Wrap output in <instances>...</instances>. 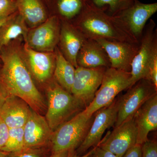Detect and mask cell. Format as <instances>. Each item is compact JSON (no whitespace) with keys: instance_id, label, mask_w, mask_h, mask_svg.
I'll return each mask as SVG.
<instances>
[{"instance_id":"obj_22","label":"cell","mask_w":157,"mask_h":157,"mask_svg":"<svg viewBox=\"0 0 157 157\" xmlns=\"http://www.w3.org/2000/svg\"><path fill=\"white\" fill-rule=\"evenodd\" d=\"M55 50L56 63L53 76L57 83L71 94L76 68L65 58L58 48L56 47Z\"/></svg>"},{"instance_id":"obj_34","label":"cell","mask_w":157,"mask_h":157,"mask_svg":"<svg viewBox=\"0 0 157 157\" xmlns=\"http://www.w3.org/2000/svg\"><path fill=\"white\" fill-rule=\"evenodd\" d=\"M6 96L0 88V108L2 107V105L4 103Z\"/></svg>"},{"instance_id":"obj_26","label":"cell","mask_w":157,"mask_h":157,"mask_svg":"<svg viewBox=\"0 0 157 157\" xmlns=\"http://www.w3.org/2000/svg\"><path fill=\"white\" fill-rule=\"evenodd\" d=\"M45 154L43 147H24L19 151L8 153L6 157H44Z\"/></svg>"},{"instance_id":"obj_1","label":"cell","mask_w":157,"mask_h":157,"mask_svg":"<svg viewBox=\"0 0 157 157\" xmlns=\"http://www.w3.org/2000/svg\"><path fill=\"white\" fill-rule=\"evenodd\" d=\"M0 88L6 97L14 96L22 99L38 113L46 110L45 100L36 87L23 57L21 51L9 48L1 55Z\"/></svg>"},{"instance_id":"obj_7","label":"cell","mask_w":157,"mask_h":157,"mask_svg":"<svg viewBox=\"0 0 157 157\" xmlns=\"http://www.w3.org/2000/svg\"><path fill=\"white\" fill-rule=\"evenodd\" d=\"M157 94L156 87L149 78L140 79L128 89L118 101L115 127L133 117L137 110L150 98Z\"/></svg>"},{"instance_id":"obj_14","label":"cell","mask_w":157,"mask_h":157,"mask_svg":"<svg viewBox=\"0 0 157 157\" xmlns=\"http://www.w3.org/2000/svg\"><path fill=\"white\" fill-rule=\"evenodd\" d=\"M96 40L106 51L110 67L131 72L132 62L138 51L139 44L102 39Z\"/></svg>"},{"instance_id":"obj_31","label":"cell","mask_w":157,"mask_h":157,"mask_svg":"<svg viewBox=\"0 0 157 157\" xmlns=\"http://www.w3.org/2000/svg\"><path fill=\"white\" fill-rule=\"evenodd\" d=\"M122 157H142V146L136 144L130 148Z\"/></svg>"},{"instance_id":"obj_24","label":"cell","mask_w":157,"mask_h":157,"mask_svg":"<svg viewBox=\"0 0 157 157\" xmlns=\"http://www.w3.org/2000/svg\"><path fill=\"white\" fill-rule=\"evenodd\" d=\"M99 9L113 16L132 6L137 0H90Z\"/></svg>"},{"instance_id":"obj_10","label":"cell","mask_w":157,"mask_h":157,"mask_svg":"<svg viewBox=\"0 0 157 157\" xmlns=\"http://www.w3.org/2000/svg\"><path fill=\"white\" fill-rule=\"evenodd\" d=\"M60 27V20L56 15H52L29 31L25 42L37 51L53 52L59 43Z\"/></svg>"},{"instance_id":"obj_5","label":"cell","mask_w":157,"mask_h":157,"mask_svg":"<svg viewBox=\"0 0 157 157\" xmlns=\"http://www.w3.org/2000/svg\"><path fill=\"white\" fill-rule=\"evenodd\" d=\"M131 77L130 72L107 68L94 98L83 112L92 117L99 109L111 104L121 92L132 86Z\"/></svg>"},{"instance_id":"obj_3","label":"cell","mask_w":157,"mask_h":157,"mask_svg":"<svg viewBox=\"0 0 157 157\" xmlns=\"http://www.w3.org/2000/svg\"><path fill=\"white\" fill-rule=\"evenodd\" d=\"M48 106L45 118L52 131L83 111L86 105L57 83L47 89Z\"/></svg>"},{"instance_id":"obj_37","label":"cell","mask_w":157,"mask_h":157,"mask_svg":"<svg viewBox=\"0 0 157 157\" xmlns=\"http://www.w3.org/2000/svg\"><path fill=\"white\" fill-rule=\"evenodd\" d=\"M45 1H46V2H48V0H45Z\"/></svg>"},{"instance_id":"obj_33","label":"cell","mask_w":157,"mask_h":157,"mask_svg":"<svg viewBox=\"0 0 157 157\" xmlns=\"http://www.w3.org/2000/svg\"><path fill=\"white\" fill-rule=\"evenodd\" d=\"M69 151H63L58 153H52L50 157H67Z\"/></svg>"},{"instance_id":"obj_4","label":"cell","mask_w":157,"mask_h":157,"mask_svg":"<svg viewBox=\"0 0 157 157\" xmlns=\"http://www.w3.org/2000/svg\"><path fill=\"white\" fill-rule=\"evenodd\" d=\"M94 114L89 117L82 111L54 131L50 140L52 153L78 148L89 131Z\"/></svg>"},{"instance_id":"obj_12","label":"cell","mask_w":157,"mask_h":157,"mask_svg":"<svg viewBox=\"0 0 157 157\" xmlns=\"http://www.w3.org/2000/svg\"><path fill=\"white\" fill-rule=\"evenodd\" d=\"M137 132L133 117L127 120L108 133L98 146L122 157L137 143Z\"/></svg>"},{"instance_id":"obj_20","label":"cell","mask_w":157,"mask_h":157,"mask_svg":"<svg viewBox=\"0 0 157 157\" xmlns=\"http://www.w3.org/2000/svg\"><path fill=\"white\" fill-rule=\"evenodd\" d=\"M17 11L27 25L33 28L48 18V12L42 0H16Z\"/></svg>"},{"instance_id":"obj_36","label":"cell","mask_w":157,"mask_h":157,"mask_svg":"<svg viewBox=\"0 0 157 157\" xmlns=\"http://www.w3.org/2000/svg\"><path fill=\"white\" fill-rule=\"evenodd\" d=\"M8 154V153L6 152L0 151V157H6Z\"/></svg>"},{"instance_id":"obj_23","label":"cell","mask_w":157,"mask_h":157,"mask_svg":"<svg viewBox=\"0 0 157 157\" xmlns=\"http://www.w3.org/2000/svg\"><path fill=\"white\" fill-rule=\"evenodd\" d=\"M89 0H54L56 16L61 21L75 19L83 11Z\"/></svg>"},{"instance_id":"obj_21","label":"cell","mask_w":157,"mask_h":157,"mask_svg":"<svg viewBox=\"0 0 157 157\" xmlns=\"http://www.w3.org/2000/svg\"><path fill=\"white\" fill-rule=\"evenodd\" d=\"M27 25L17 11L10 16L0 27V50L21 36L25 41L29 31Z\"/></svg>"},{"instance_id":"obj_17","label":"cell","mask_w":157,"mask_h":157,"mask_svg":"<svg viewBox=\"0 0 157 157\" xmlns=\"http://www.w3.org/2000/svg\"><path fill=\"white\" fill-rule=\"evenodd\" d=\"M133 119L137 132L136 144L142 145L148 140L149 133L157 128V94L141 106Z\"/></svg>"},{"instance_id":"obj_35","label":"cell","mask_w":157,"mask_h":157,"mask_svg":"<svg viewBox=\"0 0 157 157\" xmlns=\"http://www.w3.org/2000/svg\"><path fill=\"white\" fill-rule=\"evenodd\" d=\"M9 17H10V16H9ZM9 17H7V18H4V19L0 20V27L7 21V20L8 19Z\"/></svg>"},{"instance_id":"obj_32","label":"cell","mask_w":157,"mask_h":157,"mask_svg":"<svg viewBox=\"0 0 157 157\" xmlns=\"http://www.w3.org/2000/svg\"><path fill=\"white\" fill-rule=\"evenodd\" d=\"M91 152V150L88 152L87 153L85 154L82 155H79L76 153V150L70 151H69V154H68L67 157H88L89 155L90 154Z\"/></svg>"},{"instance_id":"obj_30","label":"cell","mask_w":157,"mask_h":157,"mask_svg":"<svg viewBox=\"0 0 157 157\" xmlns=\"http://www.w3.org/2000/svg\"><path fill=\"white\" fill-rule=\"evenodd\" d=\"M88 157H117L112 153L97 145L91 150Z\"/></svg>"},{"instance_id":"obj_27","label":"cell","mask_w":157,"mask_h":157,"mask_svg":"<svg viewBox=\"0 0 157 157\" xmlns=\"http://www.w3.org/2000/svg\"><path fill=\"white\" fill-rule=\"evenodd\" d=\"M17 11L16 0H0V20L7 18Z\"/></svg>"},{"instance_id":"obj_6","label":"cell","mask_w":157,"mask_h":157,"mask_svg":"<svg viewBox=\"0 0 157 157\" xmlns=\"http://www.w3.org/2000/svg\"><path fill=\"white\" fill-rule=\"evenodd\" d=\"M157 62V29L155 23L150 19L145 26L138 51L131 65L132 86L140 79L149 78L151 69Z\"/></svg>"},{"instance_id":"obj_29","label":"cell","mask_w":157,"mask_h":157,"mask_svg":"<svg viewBox=\"0 0 157 157\" xmlns=\"http://www.w3.org/2000/svg\"><path fill=\"white\" fill-rule=\"evenodd\" d=\"M9 129V127L0 117V151L7 142Z\"/></svg>"},{"instance_id":"obj_2","label":"cell","mask_w":157,"mask_h":157,"mask_svg":"<svg viewBox=\"0 0 157 157\" xmlns=\"http://www.w3.org/2000/svg\"><path fill=\"white\" fill-rule=\"evenodd\" d=\"M75 19L76 24L73 25L87 39L140 43L127 34L113 16L96 7L90 0Z\"/></svg>"},{"instance_id":"obj_15","label":"cell","mask_w":157,"mask_h":157,"mask_svg":"<svg viewBox=\"0 0 157 157\" xmlns=\"http://www.w3.org/2000/svg\"><path fill=\"white\" fill-rule=\"evenodd\" d=\"M23 128L24 147H44L53 133L45 117L32 109Z\"/></svg>"},{"instance_id":"obj_18","label":"cell","mask_w":157,"mask_h":157,"mask_svg":"<svg viewBox=\"0 0 157 157\" xmlns=\"http://www.w3.org/2000/svg\"><path fill=\"white\" fill-rule=\"evenodd\" d=\"M30 108L22 99L7 96L0 108V117L9 128H22L28 119L32 109Z\"/></svg>"},{"instance_id":"obj_16","label":"cell","mask_w":157,"mask_h":157,"mask_svg":"<svg viewBox=\"0 0 157 157\" xmlns=\"http://www.w3.org/2000/svg\"><path fill=\"white\" fill-rule=\"evenodd\" d=\"M83 34L69 21H61L58 44L59 50L65 58L75 67H78L77 55L86 39Z\"/></svg>"},{"instance_id":"obj_11","label":"cell","mask_w":157,"mask_h":157,"mask_svg":"<svg viewBox=\"0 0 157 157\" xmlns=\"http://www.w3.org/2000/svg\"><path fill=\"white\" fill-rule=\"evenodd\" d=\"M107 68L77 67L76 68L71 94L87 107L94 98Z\"/></svg>"},{"instance_id":"obj_28","label":"cell","mask_w":157,"mask_h":157,"mask_svg":"<svg viewBox=\"0 0 157 157\" xmlns=\"http://www.w3.org/2000/svg\"><path fill=\"white\" fill-rule=\"evenodd\" d=\"M141 146L142 157H157V143L156 140H148Z\"/></svg>"},{"instance_id":"obj_9","label":"cell","mask_w":157,"mask_h":157,"mask_svg":"<svg viewBox=\"0 0 157 157\" xmlns=\"http://www.w3.org/2000/svg\"><path fill=\"white\" fill-rule=\"evenodd\" d=\"M118 101L115 99L111 104L99 109L94 113L92 124L86 137L76 150L79 155L100 143L102 136L107 129L116 122Z\"/></svg>"},{"instance_id":"obj_19","label":"cell","mask_w":157,"mask_h":157,"mask_svg":"<svg viewBox=\"0 0 157 157\" xmlns=\"http://www.w3.org/2000/svg\"><path fill=\"white\" fill-rule=\"evenodd\" d=\"M78 67L85 68L110 67L109 58L100 43L94 39L86 38L78 52Z\"/></svg>"},{"instance_id":"obj_25","label":"cell","mask_w":157,"mask_h":157,"mask_svg":"<svg viewBox=\"0 0 157 157\" xmlns=\"http://www.w3.org/2000/svg\"><path fill=\"white\" fill-rule=\"evenodd\" d=\"M24 148V128H9L7 142L1 151L9 153L19 151Z\"/></svg>"},{"instance_id":"obj_8","label":"cell","mask_w":157,"mask_h":157,"mask_svg":"<svg viewBox=\"0 0 157 157\" xmlns=\"http://www.w3.org/2000/svg\"><path fill=\"white\" fill-rule=\"evenodd\" d=\"M157 11V3L145 4L137 0L113 17L127 34L140 42L147 22Z\"/></svg>"},{"instance_id":"obj_13","label":"cell","mask_w":157,"mask_h":157,"mask_svg":"<svg viewBox=\"0 0 157 157\" xmlns=\"http://www.w3.org/2000/svg\"><path fill=\"white\" fill-rule=\"evenodd\" d=\"M21 53L31 75L37 81L44 83L52 78L55 67V52L37 51L25 42Z\"/></svg>"}]
</instances>
